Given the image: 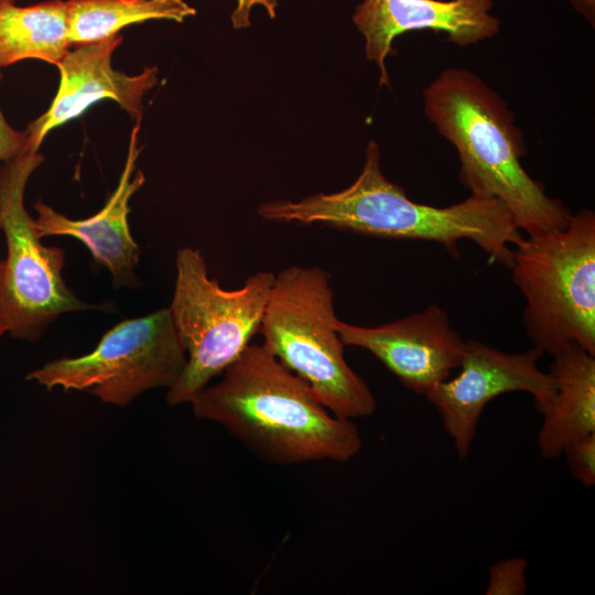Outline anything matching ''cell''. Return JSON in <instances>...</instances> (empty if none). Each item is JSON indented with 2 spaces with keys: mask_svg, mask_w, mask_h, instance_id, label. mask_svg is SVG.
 <instances>
[{
  "mask_svg": "<svg viewBox=\"0 0 595 595\" xmlns=\"http://www.w3.org/2000/svg\"><path fill=\"white\" fill-rule=\"evenodd\" d=\"M220 375L192 398L193 414L219 424L261 459L343 463L360 453L351 420L327 410L263 345L249 344Z\"/></svg>",
  "mask_w": 595,
  "mask_h": 595,
  "instance_id": "cell-1",
  "label": "cell"
},
{
  "mask_svg": "<svg viewBox=\"0 0 595 595\" xmlns=\"http://www.w3.org/2000/svg\"><path fill=\"white\" fill-rule=\"evenodd\" d=\"M258 215L269 221L322 225L363 236L434 241L458 257V242H475L490 262L510 267L522 234L497 198L469 195L461 203L435 207L410 199L382 173L380 149L370 141L358 177L346 188L316 193L298 202L262 203Z\"/></svg>",
  "mask_w": 595,
  "mask_h": 595,
  "instance_id": "cell-2",
  "label": "cell"
},
{
  "mask_svg": "<svg viewBox=\"0 0 595 595\" xmlns=\"http://www.w3.org/2000/svg\"><path fill=\"white\" fill-rule=\"evenodd\" d=\"M422 100L428 120L456 149L459 182L470 195L499 199L527 235L567 225L571 210L523 169L521 131L507 104L480 77L447 68L423 89Z\"/></svg>",
  "mask_w": 595,
  "mask_h": 595,
  "instance_id": "cell-3",
  "label": "cell"
},
{
  "mask_svg": "<svg viewBox=\"0 0 595 595\" xmlns=\"http://www.w3.org/2000/svg\"><path fill=\"white\" fill-rule=\"evenodd\" d=\"M337 321L329 274L320 267L292 266L275 274L259 332L262 345L333 414L369 416L376 399L345 359Z\"/></svg>",
  "mask_w": 595,
  "mask_h": 595,
  "instance_id": "cell-4",
  "label": "cell"
},
{
  "mask_svg": "<svg viewBox=\"0 0 595 595\" xmlns=\"http://www.w3.org/2000/svg\"><path fill=\"white\" fill-rule=\"evenodd\" d=\"M509 269L533 347L554 356L578 345L595 355V213L584 208L564 228L522 237Z\"/></svg>",
  "mask_w": 595,
  "mask_h": 595,
  "instance_id": "cell-5",
  "label": "cell"
},
{
  "mask_svg": "<svg viewBox=\"0 0 595 595\" xmlns=\"http://www.w3.org/2000/svg\"><path fill=\"white\" fill-rule=\"evenodd\" d=\"M169 306L186 351L185 368L167 389L169 405L190 403L209 381L235 361L259 332L275 274L258 271L242 286L226 290L208 275L201 250L182 247Z\"/></svg>",
  "mask_w": 595,
  "mask_h": 595,
  "instance_id": "cell-6",
  "label": "cell"
},
{
  "mask_svg": "<svg viewBox=\"0 0 595 595\" xmlns=\"http://www.w3.org/2000/svg\"><path fill=\"white\" fill-rule=\"evenodd\" d=\"M37 150H26L0 167V229L7 257L0 268V315L7 333L35 342L63 313L93 309L62 277L65 252L45 246L24 194L32 173L43 163Z\"/></svg>",
  "mask_w": 595,
  "mask_h": 595,
  "instance_id": "cell-7",
  "label": "cell"
},
{
  "mask_svg": "<svg viewBox=\"0 0 595 595\" xmlns=\"http://www.w3.org/2000/svg\"><path fill=\"white\" fill-rule=\"evenodd\" d=\"M186 360L167 306L117 323L90 353L47 361L26 379L126 407L148 390L171 388Z\"/></svg>",
  "mask_w": 595,
  "mask_h": 595,
  "instance_id": "cell-8",
  "label": "cell"
},
{
  "mask_svg": "<svg viewBox=\"0 0 595 595\" xmlns=\"http://www.w3.org/2000/svg\"><path fill=\"white\" fill-rule=\"evenodd\" d=\"M542 355L534 347L506 353L477 339L465 342L458 375L440 382L425 396L437 411L458 458L468 455L482 413L493 399L524 391L532 394L539 411L550 403L555 382L538 366Z\"/></svg>",
  "mask_w": 595,
  "mask_h": 595,
  "instance_id": "cell-9",
  "label": "cell"
},
{
  "mask_svg": "<svg viewBox=\"0 0 595 595\" xmlns=\"http://www.w3.org/2000/svg\"><path fill=\"white\" fill-rule=\"evenodd\" d=\"M336 331L345 346L369 351L407 389L424 397L458 368L466 342L433 304L375 327L338 320Z\"/></svg>",
  "mask_w": 595,
  "mask_h": 595,
  "instance_id": "cell-10",
  "label": "cell"
},
{
  "mask_svg": "<svg viewBox=\"0 0 595 595\" xmlns=\"http://www.w3.org/2000/svg\"><path fill=\"white\" fill-rule=\"evenodd\" d=\"M122 41L117 34L68 50L56 65L60 85L51 106L25 129L28 149L39 151L47 133L101 100L117 102L136 121L142 119V100L158 83V68L144 67L138 75L116 71L112 54Z\"/></svg>",
  "mask_w": 595,
  "mask_h": 595,
  "instance_id": "cell-11",
  "label": "cell"
},
{
  "mask_svg": "<svg viewBox=\"0 0 595 595\" xmlns=\"http://www.w3.org/2000/svg\"><path fill=\"white\" fill-rule=\"evenodd\" d=\"M493 0H364L353 22L365 37V52L379 68L380 85L390 87L386 60L393 40L410 31L444 32L461 46L496 35L500 20L489 13Z\"/></svg>",
  "mask_w": 595,
  "mask_h": 595,
  "instance_id": "cell-12",
  "label": "cell"
},
{
  "mask_svg": "<svg viewBox=\"0 0 595 595\" xmlns=\"http://www.w3.org/2000/svg\"><path fill=\"white\" fill-rule=\"evenodd\" d=\"M140 123L141 120L137 121L131 131L118 185L98 213L84 219H72L41 199L34 204L40 236H67L80 240L88 248L94 262L109 271L116 288H136L139 280L136 269L140 247L131 235L128 216L129 202L145 181L141 170L133 175L142 150L139 145Z\"/></svg>",
  "mask_w": 595,
  "mask_h": 595,
  "instance_id": "cell-13",
  "label": "cell"
},
{
  "mask_svg": "<svg viewBox=\"0 0 595 595\" xmlns=\"http://www.w3.org/2000/svg\"><path fill=\"white\" fill-rule=\"evenodd\" d=\"M595 355L572 345L554 355L550 374L555 392L540 412L542 423L537 434L540 455L554 459L566 445L595 433Z\"/></svg>",
  "mask_w": 595,
  "mask_h": 595,
  "instance_id": "cell-14",
  "label": "cell"
},
{
  "mask_svg": "<svg viewBox=\"0 0 595 595\" xmlns=\"http://www.w3.org/2000/svg\"><path fill=\"white\" fill-rule=\"evenodd\" d=\"M69 48L66 1L0 2V69L24 60L56 66Z\"/></svg>",
  "mask_w": 595,
  "mask_h": 595,
  "instance_id": "cell-15",
  "label": "cell"
},
{
  "mask_svg": "<svg viewBox=\"0 0 595 595\" xmlns=\"http://www.w3.org/2000/svg\"><path fill=\"white\" fill-rule=\"evenodd\" d=\"M71 47L102 41L152 20L182 23L196 14L185 0H67Z\"/></svg>",
  "mask_w": 595,
  "mask_h": 595,
  "instance_id": "cell-16",
  "label": "cell"
},
{
  "mask_svg": "<svg viewBox=\"0 0 595 595\" xmlns=\"http://www.w3.org/2000/svg\"><path fill=\"white\" fill-rule=\"evenodd\" d=\"M528 561L522 556L500 560L489 567L486 595H524Z\"/></svg>",
  "mask_w": 595,
  "mask_h": 595,
  "instance_id": "cell-17",
  "label": "cell"
},
{
  "mask_svg": "<svg viewBox=\"0 0 595 595\" xmlns=\"http://www.w3.org/2000/svg\"><path fill=\"white\" fill-rule=\"evenodd\" d=\"M562 454L574 479L585 487L595 485V433L573 441Z\"/></svg>",
  "mask_w": 595,
  "mask_h": 595,
  "instance_id": "cell-18",
  "label": "cell"
},
{
  "mask_svg": "<svg viewBox=\"0 0 595 595\" xmlns=\"http://www.w3.org/2000/svg\"><path fill=\"white\" fill-rule=\"evenodd\" d=\"M2 78L3 76L0 69V83ZM26 150L29 149L25 130L19 131L13 129L0 109V163H6Z\"/></svg>",
  "mask_w": 595,
  "mask_h": 595,
  "instance_id": "cell-19",
  "label": "cell"
},
{
  "mask_svg": "<svg viewBox=\"0 0 595 595\" xmlns=\"http://www.w3.org/2000/svg\"><path fill=\"white\" fill-rule=\"evenodd\" d=\"M236 7L231 13L234 29H246L250 25V12L256 6L263 7L270 19L277 15L278 0H235Z\"/></svg>",
  "mask_w": 595,
  "mask_h": 595,
  "instance_id": "cell-20",
  "label": "cell"
},
{
  "mask_svg": "<svg viewBox=\"0 0 595 595\" xmlns=\"http://www.w3.org/2000/svg\"><path fill=\"white\" fill-rule=\"evenodd\" d=\"M578 13L594 25L595 0H570Z\"/></svg>",
  "mask_w": 595,
  "mask_h": 595,
  "instance_id": "cell-21",
  "label": "cell"
},
{
  "mask_svg": "<svg viewBox=\"0 0 595 595\" xmlns=\"http://www.w3.org/2000/svg\"><path fill=\"white\" fill-rule=\"evenodd\" d=\"M6 333H7V327H6L4 322H3V320H2V317L0 315V338Z\"/></svg>",
  "mask_w": 595,
  "mask_h": 595,
  "instance_id": "cell-22",
  "label": "cell"
},
{
  "mask_svg": "<svg viewBox=\"0 0 595 595\" xmlns=\"http://www.w3.org/2000/svg\"><path fill=\"white\" fill-rule=\"evenodd\" d=\"M0 2H15V0H0Z\"/></svg>",
  "mask_w": 595,
  "mask_h": 595,
  "instance_id": "cell-23",
  "label": "cell"
},
{
  "mask_svg": "<svg viewBox=\"0 0 595 595\" xmlns=\"http://www.w3.org/2000/svg\"><path fill=\"white\" fill-rule=\"evenodd\" d=\"M0 268H1V260H0Z\"/></svg>",
  "mask_w": 595,
  "mask_h": 595,
  "instance_id": "cell-24",
  "label": "cell"
}]
</instances>
